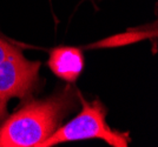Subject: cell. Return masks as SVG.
I'll return each instance as SVG.
<instances>
[{"label":"cell","mask_w":158,"mask_h":147,"mask_svg":"<svg viewBox=\"0 0 158 147\" xmlns=\"http://www.w3.org/2000/svg\"><path fill=\"white\" fill-rule=\"evenodd\" d=\"M40 66L39 61L26 59L20 50L0 62V121L6 117L11 99L31 97L37 89Z\"/></svg>","instance_id":"3"},{"label":"cell","mask_w":158,"mask_h":147,"mask_svg":"<svg viewBox=\"0 0 158 147\" xmlns=\"http://www.w3.org/2000/svg\"><path fill=\"white\" fill-rule=\"evenodd\" d=\"M18 51H19L18 47L0 37V62H2L6 58H8L10 55H12Z\"/></svg>","instance_id":"5"},{"label":"cell","mask_w":158,"mask_h":147,"mask_svg":"<svg viewBox=\"0 0 158 147\" xmlns=\"http://www.w3.org/2000/svg\"><path fill=\"white\" fill-rule=\"evenodd\" d=\"M47 65L59 79L74 82L84 70L85 59L83 52L77 47L59 46L50 52Z\"/></svg>","instance_id":"4"},{"label":"cell","mask_w":158,"mask_h":147,"mask_svg":"<svg viewBox=\"0 0 158 147\" xmlns=\"http://www.w3.org/2000/svg\"><path fill=\"white\" fill-rule=\"evenodd\" d=\"M81 102L80 113L64 126H59L40 147H52L64 142L99 139L112 147H127L130 137L127 132L113 129L106 122V108L102 101H86L79 93Z\"/></svg>","instance_id":"2"},{"label":"cell","mask_w":158,"mask_h":147,"mask_svg":"<svg viewBox=\"0 0 158 147\" xmlns=\"http://www.w3.org/2000/svg\"><path fill=\"white\" fill-rule=\"evenodd\" d=\"M78 95L69 85L46 99L28 101L0 126V147H40L74 109Z\"/></svg>","instance_id":"1"}]
</instances>
